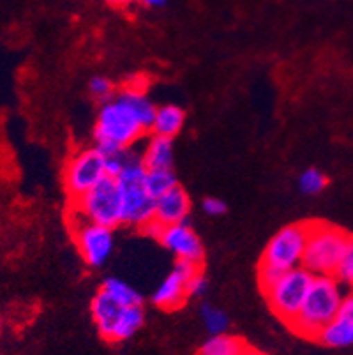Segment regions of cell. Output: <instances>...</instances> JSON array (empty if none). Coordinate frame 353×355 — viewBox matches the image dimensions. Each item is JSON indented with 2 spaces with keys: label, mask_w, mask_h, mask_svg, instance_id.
Here are the masks:
<instances>
[{
  "label": "cell",
  "mask_w": 353,
  "mask_h": 355,
  "mask_svg": "<svg viewBox=\"0 0 353 355\" xmlns=\"http://www.w3.org/2000/svg\"><path fill=\"white\" fill-rule=\"evenodd\" d=\"M155 108L145 87L128 83L97 112L94 145L105 154L132 148L152 129Z\"/></svg>",
  "instance_id": "6da1fadb"
},
{
  "label": "cell",
  "mask_w": 353,
  "mask_h": 355,
  "mask_svg": "<svg viewBox=\"0 0 353 355\" xmlns=\"http://www.w3.org/2000/svg\"><path fill=\"white\" fill-rule=\"evenodd\" d=\"M343 285L336 276H315L302 308L290 329L295 334L316 340L323 329L334 320L343 302Z\"/></svg>",
  "instance_id": "7a4b0ae2"
},
{
  "label": "cell",
  "mask_w": 353,
  "mask_h": 355,
  "mask_svg": "<svg viewBox=\"0 0 353 355\" xmlns=\"http://www.w3.org/2000/svg\"><path fill=\"white\" fill-rule=\"evenodd\" d=\"M147 172L140 154L129 148L124 166L115 175L122 196V225L141 232L154 221L155 198L147 186Z\"/></svg>",
  "instance_id": "3957f363"
},
{
  "label": "cell",
  "mask_w": 353,
  "mask_h": 355,
  "mask_svg": "<svg viewBox=\"0 0 353 355\" xmlns=\"http://www.w3.org/2000/svg\"><path fill=\"white\" fill-rule=\"evenodd\" d=\"M306 242L307 221L288 225L268 241L258 263V279L261 288L281 274L302 267Z\"/></svg>",
  "instance_id": "277c9868"
},
{
  "label": "cell",
  "mask_w": 353,
  "mask_h": 355,
  "mask_svg": "<svg viewBox=\"0 0 353 355\" xmlns=\"http://www.w3.org/2000/svg\"><path fill=\"white\" fill-rule=\"evenodd\" d=\"M350 234L325 221H307V242L302 267L313 276H334L345 254Z\"/></svg>",
  "instance_id": "5b68a950"
},
{
  "label": "cell",
  "mask_w": 353,
  "mask_h": 355,
  "mask_svg": "<svg viewBox=\"0 0 353 355\" xmlns=\"http://www.w3.org/2000/svg\"><path fill=\"white\" fill-rule=\"evenodd\" d=\"M313 279H315V276L306 267H297V269L277 276L274 282L261 288L272 313L281 322H284L288 327L299 315Z\"/></svg>",
  "instance_id": "8992f818"
},
{
  "label": "cell",
  "mask_w": 353,
  "mask_h": 355,
  "mask_svg": "<svg viewBox=\"0 0 353 355\" xmlns=\"http://www.w3.org/2000/svg\"><path fill=\"white\" fill-rule=\"evenodd\" d=\"M69 212L96 225H103L115 230L121 227L122 218V196L115 177H106L96 188L87 191L78 200L69 202Z\"/></svg>",
  "instance_id": "52a82bcc"
},
{
  "label": "cell",
  "mask_w": 353,
  "mask_h": 355,
  "mask_svg": "<svg viewBox=\"0 0 353 355\" xmlns=\"http://www.w3.org/2000/svg\"><path fill=\"white\" fill-rule=\"evenodd\" d=\"M108 177L106 156L103 150L92 147L76 148L66 161L64 166V188H66L69 202L85 195L103 179Z\"/></svg>",
  "instance_id": "ba28073f"
},
{
  "label": "cell",
  "mask_w": 353,
  "mask_h": 355,
  "mask_svg": "<svg viewBox=\"0 0 353 355\" xmlns=\"http://www.w3.org/2000/svg\"><path fill=\"white\" fill-rule=\"evenodd\" d=\"M67 219H69L74 244L78 248V253L82 254L83 261L92 269H99L105 266L115 248L113 228L87 221L74 212H69Z\"/></svg>",
  "instance_id": "9c48e42d"
},
{
  "label": "cell",
  "mask_w": 353,
  "mask_h": 355,
  "mask_svg": "<svg viewBox=\"0 0 353 355\" xmlns=\"http://www.w3.org/2000/svg\"><path fill=\"white\" fill-rule=\"evenodd\" d=\"M203 270V266H196L191 261H177L173 269L163 277V282L155 286L152 293V302L164 311L180 309L189 297V282L196 274Z\"/></svg>",
  "instance_id": "30bf717a"
},
{
  "label": "cell",
  "mask_w": 353,
  "mask_h": 355,
  "mask_svg": "<svg viewBox=\"0 0 353 355\" xmlns=\"http://www.w3.org/2000/svg\"><path fill=\"white\" fill-rule=\"evenodd\" d=\"M154 239H157L161 246L170 251L177 261H191L196 266H203L205 260L203 242L196 230L187 223H177L168 227L160 225Z\"/></svg>",
  "instance_id": "8fae6325"
},
{
  "label": "cell",
  "mask_w": 353,
  "mask_h": 355,
  "mask_svg": "<svg viewBox=\"0 0 353 355\" xmlns=\"http://www.w3.org/2000/svg\"><path fill=\"white\" fill-rule=\"evenodd\" d=\"M129 306L131 304H126V302L119 301L117 297H113L112 293L106 292L105 288L97 290L92 302H90V313H92L94 325H96L97 332H99V336H101L103 340L112 343L117 325L122 320V316H124L126 309H128Z\"/></svg>",
  "instance_id": "7c38bea8"
},
{
  "label": "cell",
  "mask_w": 353,
  "mask_h": 355,
  "mask_svg": "<svg viewBox=\"0 0 353 355\" xmlns=\"http://www.w3.org/2000/svg\"><path fill=\"white\" fill-rule=\"evenodd\" d=\"M191 212V198L186 189L177 184L175 188L168 189L166 193L155 198L154 205V221L161 227L186 223Z\"/></svg>",
  "instance_id": "4fadbf2b"
},
{
  "label": "cell",
  "mask_w": 353,
  "mask_h": 355,
  "mask_svg": "<svg viewBox=\"0 0 353 355\" xmlns=\"http://www.w3.org/2000/svg\"><path fill=\"white\" fill-rule=\"evenodd\" d=\"M318 341L329 348L353 347V290L343 297L338 315L323 329Z\"/></svg>",
  "instance_id": "5bb4252c"
},
{
  "label": "cell",
  "mask_w": 353,
  "mask_h": 355,
  "mask_svg": "<svg viewBox=\"0 0 353 355\" xmlns=\"http://www.w3.org/2000/svg\"><path fill=\"white\" fill-rule=\"evenodd\" d=\"M140 156L144 164L147 166V170H166V168H173V140L171 138L152 135V137H148L144 153Z\"/></svg>",
  "instance_id": "9a60e30c"
},
{
  "label": "cell",
  "mask_w": 353,
  "mask_h": 355,
  "mask_svg": "<svg viewBox=\"0 0 353 355\" xmlns=\"http://www.w3.org/2000/svg\"><path fill=\"white\" fill-rule=\"evenodd\" d=\"M184 124H186V114H184V110L180 108V106H157V108H155L150 133L157 135V137L171 138V140H173V138L182 131Z\"/></svg>",
  "instance_id": "2e32d148"
},
{
  "label": "cell",
  "mask_w": 353,
  "mask_h": 355,
  "mask_svg": "<svg viewBox=\"0 0 353 355\" xmlns=\"http://www.w3.org/2000/svg\"><path fill=\"white\" fill-rule=\"evenodd\" d=\"M248 350V343L233 334L210 336L200 347L196 355H242Z\"/></svg>",
  "instance_id": "e0dca14e"
},
{
  "label": "cell",
  "mask_w": 353,
  "mask_h": 355,
  "mask_svg": "<svg viewBox=\"0 0 353 355\" xmlns=\"http://www.w3.org/2000/svg\"><path fill=\"white\" fill-rule=\"evenodd\" d=\"M200 320L210 336L226 334L230 327V318L225 309L214 304H202L200 308Z\"/></svg>",
  "instance_id": "ac0fdd59"
},
{
  "label": "cell",
  "mask_w": 353,
  "mask_h": 355,
  "mask_svg": "<svg viewBox=\"0 0 353 355\" xmlns=\"http://www.w3.org/2000/svg\"><path fill=\"white\" fill-rule=\"evenodd\" d=\"M297 184H299L300 193L307 196H315L325 191L327 186H329V177L318 168H307L299 175Z\"/></svg>",
  "instance_id": "d6986e66"
},
{
  "label": "cell",
  "mask_w": 353,
  "mask_h": 355,
  "mask_svg": "<svg viewBox=\"0 0 353 355\" xmlns=\"http://www.w3.org/2000/svg\"><path fill=\"white\" fill-rule=\"evenodd\" d=\"M177 184H179V180L175 177L173 168H166V170H148L147 172V186L154 198L166 193L168 189L175 188Z\"/></svg>",
  "instance_id": "ffe728a7"
},
{
  "label": "cell",
  "mask_w": 353,
  "mask_h": 355,
  "mask_svg": "<svg viewBox=\"0 0 353 355\" xmlns=\"http://www.w3.org/2000/svg\"><path fill=\"white\" fill-rule=\"evenodd\" d=\"M334 276L338 277L341 285L353 290V235H350L345 254H343L341 261H339L338 270H336Z\"/></svg>",
  "instance_id": "44dd1931"
},
{
  "label": "cell",
  "mask_w": 353,
  "mask_h": 355,
  "mask_svg": "<svg viewBox=\"0 0 353 355\" xmlns=\"http://www.w3.org/2000/svg\"><path fill=\"white\" fill-rule=\"evenodd\" d=\"M89 94L103 105L117 94V89L112 80L106 76H94L89 82Z\"/></svg>",
  "instance_id": "7402d4cb"
},
{
  "label": "cell",
  "mask_w": 353,
  "mask_h": 355,
  "mask_svg": "<svg viewBox=\"0 0 353 355\" xmlns=\"http://www.w3.org/2000/svg\"><path fill=\"white\" fill-rule=\"evenodd\" d=\"M202 209L207 216H212V218H219L226 212V203L221 198H216V196H209L202 202Z\"/></svg>",
  "instance_id": "603a6c76"
},
{
  "label": "cell",
  "mask_w": 353,
  "mask_h": 355,
  "mask_svg": "<svg viewBox=\"0 0 353 355\" xmlns=\"http://www.w3.org/2000/svg\"><path fill=\"white\" fill-rule=\"evenodd\" d=\"M207 290H209V279L205 277L203 270H200L189 282V297H203Z\"/></svg>",
  "instance_id": "cb8c5ba5"
},
{
  "label": "cell",
  "mask_w": 353,
  "mask_h": 355,
  "mask_svg": "<svg viewBox=\"0 0 353 355\" xmlns=\"http://www.w3.org/2000/svg\"><path fill=\"white\" fill-rule=\"evenodd\" d=\"M140 2L147 8H163L166 4V0H140Z\"/></svg>",
  "instance_id": "d4e9b609"
},
{
  "label": "cell",
  "mask_w": 353,
  "mask_h": 355,
  "mask_svg": "<svg viewBox=\"0 0 353 355\" xmlns=\"http://www.w3.org/2000/svg\"><path fill=\"white\" fill-rule=\"evenodd\" d=\"M106 2H110L113 6H129L132 2H136V0H106Z\"/></svg>",
  "instance_id": "484cf974"
},
{
  "label": "cell",
  "mask_w": 353,
  "mask_h": 355,
  "mask_svg": "<svg viewBox=\"0 0 353 355\" xmlns=\"http://www.w3.org/2000/svg\"><path fill=\"white\" fill-rule=\"evenodd\" d=\"M242 355H267V354H264V352H260V350H255V348L248 347V350H246L244 354H242Z\"/></svg>",
  "instance_id": "4316f807"
}]
</instances>
